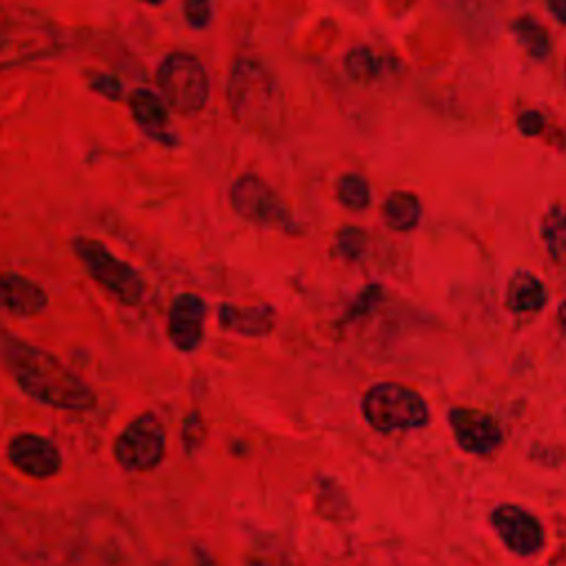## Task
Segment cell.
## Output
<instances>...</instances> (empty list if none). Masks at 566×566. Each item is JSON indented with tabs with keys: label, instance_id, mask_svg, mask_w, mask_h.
<instances>
[{
	"label": "cell",
	"instance_id": "52a82bcc",
	"mask_svg": "<svg viewBox=\"0 0 566 566\" xmlns=\"http://www.w3.org/2000/svg\"><path fill=\"white\" fill-rule=\"evenodd\" d=\"M166 453V431L161 420L153 413H139L115 438L113 455L124 471H150Z\"/></svg>",
	"mask_w": 566,
	"mask_h": 566
},
{
	"label": "cell",
	"instance_id": "7c38bea8",
	"mask_svg": "<svg viewBox=\"0 0 566 566\" xmlns=\"http://www.w3.org/2000/svg\"><path fill=\"white\" fill-rule=\"evenodd\" d=\"M208 305L199 294L184 292L179 294L168 312V336L172 345L181 352H192L203 340Z\"/></svg>",
	"mask_w": 566,
	"mask_h": 566
},
{
	"label": "cell",
	"instance_id": "5bb4252c",
	"mask_svg": "<svg viewBox=\"0 0 566 566\" xmlns=\"http://www.w3.org/2000/svg\"><path fill=\"white\" fill-rule=\"evenodd\" d=\"M128 106H130L133 119L144 130V135H148L150 139H155L159 144H175L177 135L170 128L168 111L159 95H155L148 88H137V91H133Z\"/></svg>",
	"mask_w": 566,
	"mask_h": 566
},
{
	"label": "cell",
	"instance_id": "277c9868",
	"mask_svg": "<svg viewBox=\"0 0 566 566\" xmlns=\"http://www.w3.org/2000/svg\"><path fill=\"white\" fill-rule=\"evenodd\" d=\"M363 416L376 431L391 433L424 427L429 422V405L411 387L378 382L363 396Z\"/></svg>",
	"mask_w": 566,
	"mask_h": 566
},
{
	"label": "cell",
	"instance_id": "7402d4cb",
	"mask_svg": "<svg viewBox=\"0 0 566 566\" xmlns=\"http://www.w3.org/2000/svg\"><path fill=\"white\" fill-rule=\"evenodd\" d=\"M336 248H338V252H340L345 259H349V261L360 259V256L365 254V250H367V234H365L360 228L347 226V228H343V230L338 232Z\"/></svg>",
	"mask_w": 566,
	"mask_h": 566
},
{
	"label": "cell",
	"instance_id": "44dd1931",
	"mask_svg": "<svg viewBox=\"0 0 566 566\" xmlns=\"http://www.w3.org/2000/svg\"><path fill=\"white\" fill-rule=\"evenodd\" d=\"M345 71L356 82H369L380 73V57L369 46H354L345 55Z\"/></svg>",
	"mask_w": 566,
	"mask_h": 566
},
{
	"label": "cell",
	"instance_id": "4fadbf2b",
	"mask_svg": "<svg viewBox=\"0 0 566 566\" xmlns=\"http://www.w3.org/2000/svg\"><path fill=\"white\" fill-rule=\"evenodd\" d=\"M49 298L46 292L31 279L2 272L0 274V310L13 316H38L46 310Z\"/></svg>",
	"mask_w": 566,
	"mask_h": 566
},
{
	"label": "cell",
	"instance_id": "cb8c5ba5",
	"mask_svg": "<svg viewBox=\"0 0 566 566\" xmlns=\"http://www.w3.org/2000/svg\"><path fill=\"white\" fill-rule=\"evenodd\" d=\"M88 86H91L95 93H99V95H104V97H108V99H119V97H122V91H124L122 82H119L115 75H108V73H93V75L88 77Z\"/></svg>",
	"mask_w": 566,
	"mask_h": 566
},
{
	"label": "cell",
	"instance_id": "7a4b0ae2",
	"mask_svg": "<svg viewBox=\"0 0 566 566\" xmlns=\"http://www.w3.org/2000/svg\"><path fill=\"white\" fill-rule=\"evenodd\" d=\"M228 106L237 122L261 135L281 126L283 93L274 73L254 57H237L228 75Z\"/></svg>",
	"mask_w": 566,
	"mask_h": 566
},
{
	"label": "cell",
	"instance_id": "603a6c76",
	"mask_svg": "<svg viewBox=\"0 0 566 566\" xmlns=\"http://www.w3.org/2000/svg\"><path fill=\"white\" fill-rule=\"evenodd\" d=\"M184 15L190 27L206 29L212 18V4L210 0H186L184 2Z\"/></svg>",
	"mask_w": 566,
	"mask_h": 566
},
{
	"label": "cell",
	"instance_id": "5b68a950",
	"mask_svg": "<svg viewBox=\"0 0 566 566\" xmlns=\"http://www.w3.org/2000/svg\"><path fill=\"white\" fill-rule=\"evenodd\" d=\"M157 84L164 102L179 115H197L208 104V73L190 53H168L157 66Z\"/></svg>",
	"mask_w": 566,
	"mask_h": 566
},
{
	"label": "cell",
	"instance_id": "4316f807",
	"mask_svg": "<svg viewBox=\"0 0 566 566\" xmlns=\"http://www.w3.org/2000/svg\"><path fill=\"white\" fill-rule=\"evenodd\" d=\"M142 2H146V4H161L164 0H142Z\"/></svg>",
	"mask_w": 566,
	"mask_h": 566
},
{
	"label": "cell",
	"instance_id": "9a60e30c",
	"mask_svg": "<svg viewBox=\"0 0 566 566\" xmlns=\"http://www.w3.org/2000/svg\"><path fill=\"white\" fill-rule=\"evenodd\" d=\"M221 327L243 334V336H265L274 327V310L270 305H221L219 307Z\"/></svg>",
	"mask_w": 566,
	"mask_h": 566
},
{
	"label": "cell",
	"instance_id": "2e32d148",
	"mask_svg": "<svg viewBox=\"0 0 566 566\" xmlns=\"http://www.w3.org/2000/svg\"><path fill=\"white\" fill-rule=\"evenodd\" d=\"M548 301V292L539 276L520 270L509 279L506 285V307L517 314L539 312Z\"/></svg>",
	"mask_w": 566,
	"mask_h": 566
},
{
	"label": "cell",
	"instance_id": "484cf974",
	"mask_svg": "<svg viewBox=\"0 0 566 566\" xmlns=\"http://www.w3.org/2000/svg\"><path fill=\"white\" fill-rule=\"evenodd\" d=\"M546 7H548V11L553 13V18H555L559 24L566 22V2H564V0H546Z\"/></svg>",
	"mask_w": 566,
	"mask_h": 566
},
{
	"label": "cell",
	"instance_id": "9c48e42d",
	"mask_svg": "<svg viewBox=\"0 0 566 566\" xmlns=\"http://www.w3.org/2000/svg\"><path fill=\"white\" fill-rule=\"evenodd\" d=\"M491 522L504 546L515 555L528 557L542 551L544 528L531 511L517 504H500L493 509Z\"/></svg>",
	"mask_w": 566,
	"mask_h": 566
},
{
	"label": "cell",
	"instance_id": "d6986e66",
	"mask_svg": "<svg viewBox=\"0 0 566 566\" xmlns=\"http://www.w3.org/2000/svg\"><path fill=\"white\" fill-rule=\"evenodd\" d=\"M336 197L338 201L349 210H365L369 206V184L358 172H345L340 175L336 184Z\"/></svg>",
	"mask_w": 566,
	"mask_h": 566
},
{
	"label": "cell",
	"instance_id": "8fae6325",
	"mask_svg": "<svg viewBox=\"0 0 566 566\" xmlns=\"http://www.w3.org/2000/svg\"><path fill=\"white\" fill-rule=\"evenodd\" d=\"M7 458L13 469L38 480L51 478L62 469V455L57 447L49 438L35 433H20L11 438Z\"/></svg>",
	"mask_w": 566,
	"mask_h": 566
},
{
	"label": "cell",
	"instance_id": "ac0fdd59",
	"mask_svg": "<svg viewBox=\"0 0 566 566\" xmlns=\"http://www.w3.org/2000/svg\"><path fill=\"white\" fill-rule=\"evenodd\" d=\"M511 31L517 38V42L522 44V49L535 57V60H544L551 55V38L546 33V29L528 15H522L517 20L511 22Z\"/></svg>",
	"mask_w": 566,
	"mask_h": 566
},
{
	"label": "cell",
	"instance_id": "ba28073f",
	"mask_svg": "<svg viewBox=\"0 0 566 566\" xmlns=\"http://www.w3.org/2000/svg\"><path fill=\"white\" fill-rule=\"evenodd\" d=\"M230 203L239 217L252 223L281 228L285 232L296 230V221L292 219L287 206L259 175H241L230 188Z\"/></svg>",
	"mask_w": 566,
	"mask_h": 566
},
{
	"label": "cell",
	"instance_id": "30bf717a",
	"mask_svg": "<svg viewBox=\"0 0 566 566\" xmlns=\"http://www.w3.org/2000/svg\"><path fill=\"white\" fill-rule=\"evenodd\" d=\"M449 424L455 436V442L467 453L489 455L502 442V429L486 411L471 407H453L449 411Z\"/></svg>",
	"mask_w": 566,
	"mask_h": 566
},
{
	"label": "cell",
	"instance_id": "8992f818",
	"mask_svg": "<svg viewBox=\"0 0 566 566\" xmlns=\"http://www.w3.org/2000/svg\"><path fill=\"white\" fill-rule=\"evenodd\" d=\"M75 256L84 263L86 272L99 283L108 294H113L124 305H137L146 292L142 274L117 259L102 241L88 237H75L71 241Z\"/></svg>",
	"mask_w": 566,
	"mask_h": 566
},
{
	"label": "cell",
	"instance_id": "6da1fadb",
	"mask_svg": "<svg viewBox=\"0 0 566 566\" xmlns=\"http://www.w3.org/2000/svg\"><path fill=\"white\" fill-rule=\"evenodd\" d=\"M0 360L15 385L42 405L66 411H88L97 402L93 389L62 365V360L4 327H0Z\"/></svg>",
	"mask_w": 566,
	"mask_h": 566
},
{
	"label": "cell",
	"instance_id": "d4e9b609",
	"mask_svg": "<svg viewBox=\"0 0 566 566\" xmlns=\"http://www.w3.org/2000/svg\"><path fill=\"white\" fill-rule=\"evenodd\" d=\"M517 128L524 133V135H539L542 128H544V117L542 113L537 111H524L520 117H517Z\"/></svg>",
	"mask_w": 566,
	"mask_h": 566
},
{
	"label": "cell",
	"instance_id": "ffe728a7",
	"mask_svg": "<svg viewBox=\"0 0 566 566\" xmlns=\"http://www.w3.org/2000/svg\"><path fill=\"white\" fill-rule=\"evenodd\" d=\"M564 234H566L564 232V210L559 203H555L544 214V221H542V239H544L546 250L555 263L564 261V243H566Z\"/></svg>",
	"mask_w": 566,
	"mask_h": 566
},
{
	"label": "cell",
	"instance_id": "e0dca14e",
	"mask_svg": "<svg viewBox=\"0 0 566 566\" xmlns=\"http://www.w3.org/2000/svg\"><path fill=\"white\" fill-rule=\"evenodd\" d=\"M382 214H385V223L391 230L407 232V230H413L418 226L420 214H422V206H420V199L413 192L396 190L385 199Z\"/></svg>",
	"mask_w": 566,
	"mask_h": 566
},
{
	"label": "cell",
	"instance_id": "3957f363",
	"mask_svg": "<svg viewBox=\"0 0 566 566\" xmlns=\"http://www.w3.org/2000/svg\"><path fill=\"white\" fill-rule=\"evenodd\" d=\"M60 49V29L35 11H9L0 20V71L49 57Z\"/></svg>",
	"mask_w": 566,
	"mask_h": 566
}]
</instances>
